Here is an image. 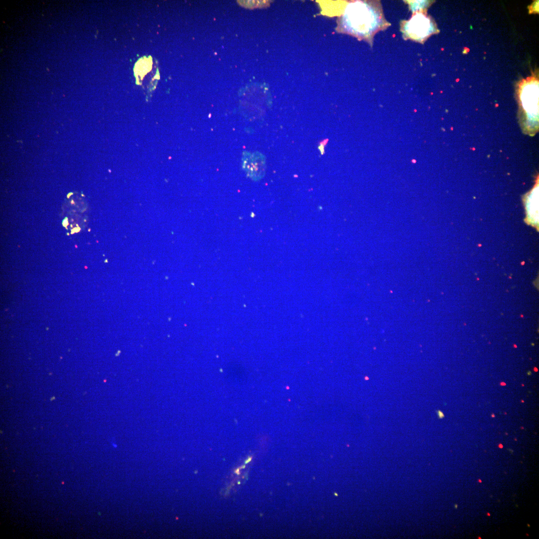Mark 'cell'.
Here are the masks:
<instances>
[{
    "instance_id": "1",
    "label": "cell",
    "mask_w": 539,
    "mask_h": 539,
    "mask_svg": "<svg viewBox=\"0 0 539 539\" xmlns=\"http://www.w3.org/2000/svg\"><path fill=\"white\" fill-rule=\"evenodd\" d=\"M387 26L380 2L356 0L349 3L339 17L336 30L369 41L376 32Z\"/></svg>"
},
{
    "instance_id": "2",
    "label": "cell",
    "mask_w": 539,
    "mask_h": 539,
    "mask_svg": "<svg viewBox=\"0 0 539 539\" xmlns=\"http://www.w3.org/2000/svg\"><path fill=\"white\" fill-rule=\"evenodd\" d=\"M405 38L422 42L434 31L431 19L422 13H416L403 23L401 28Z\"/></svg>"
},
{
    "instance_id": "3",
    "label": "cell",
    "mask_w": 539,
    "mask_h": 539,
    "mask_svg": "<svg viewBox=\"0 0 539 539\" xmlns=\"http://www.w3.org/2000/svg\"><path fill=\"white\" fill-rule=\"evenodd\" d=\"M539 87L537 83L529 84L523 88L522 92V104L528 114L529 118H536L538 115Z\"/></svg>"
},
{
    "instance_id": "4",
    "label": "cell",
    "mask_w": 539,
    "mask_h": 539,
    "mask_svg": "<svg viewBox=\"0 0 539 539\" xmlns=\"http://www.w3.org/2000/svg\"><path fill=\"white\" fill-rule=\"evenodd\" d=\"M528 212L532 223L537 224L538 219V187H536L529 196Z\"/></svg>"
},
{
    "instance_id": "5",
    "label": "cell",
    "mask_w": 539,
    "mask_h": 539,
    "mask_svg": "<svg viewBox=\"0 0 539 539\" xmlns=\"http://www.w3.org/2000/svg\"><path fill=\"white\" fill-rule=\"evenodd\" d=\"M252 457H249V458H248V459H247V460H246L245 461V463H246V464H247V463H248L249 462H250V461H251V460H252Z\"/></svg>"
},
{
    "instance_id": "6",
    "label": "cell",
    "mask_w": 539,
    "mask_h": 539,
    "mask_svg": "<svg viewBox=\"0 0 539 539\" xmlns=\"http://www.w3.org/2000/svg\"><path fill=\"white\" fill-rule=\"evenodd\" d=\"M235 473H236L237 474L239 475V474H240V468H238V469H237V470H236L235 471Z\"/></svg>"
}]
</instances>
